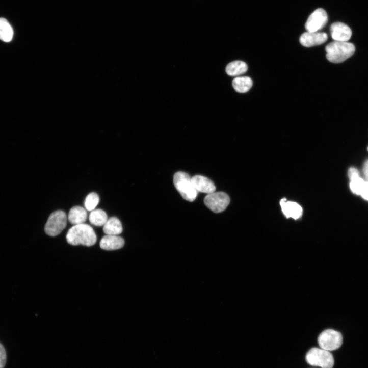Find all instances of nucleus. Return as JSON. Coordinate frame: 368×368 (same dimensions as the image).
<instances>
[{
    "mask_svg": "<svg viewBox=\"0 0 368 368\" xmlns=\"http://www.w3.org/2000/svg\"><path fill=\"white\" fill-rule=\"evenodd\" d=\"M89 221L92 225L101 227L107 222L108 216L106 213L101 209L94 210L90 215Z\"/></svg>",
    "mask_w": 368,
    "mask_h": 368,
    "instance_id": "nucleus-20",
    "label": "nucleus"
},
{
    "mask_svg": "<svg viewBox=\"0 0 368 368\" xmlns=\"http://www.w3.org/2000/svg\"><path fill=\"white\" fill-rule=\"evenodd\" d=\"M230 202V197L223 192L208 194L204 199L206 206L215 213H221L225 211Z\"/></svg>",
    "mask_w": 368,
    "mask_h": 368,
    "instance_id": "nucleus-7",
    "label": "nucleus"
},
{
    "mask_svg": "<svg viewBox=\"0 0 368 368\" xmlns=\"http://www.w3.org/2000/svg\"><path fill=\"white\" fill-rule=\"evenodd\" d=\"M232 85L235 90L240 93L248 92L253 86V81L249 77H239L234 78Z\"/></svg>",
    "mask_w": 368,
    "mask_h": 368,
    "instance_id": "nucleus-18",
    "label": "nucleus"
},
{
    "mask_svg": "<svg viewBox=\"0 0 368 368\" xmlns=\"http://www.w3.org/2000/svg\"><path fill=\"white\" fill-rule=\"evenodd\" d=\"M359 174L358 170L355 168L351 167L348 170V176L351 180L350 188L352 192L356 195H360L365 181Z\"/></svg>",
    "mask_w": 368,
    "mask_h": 368,
    "instance_id": "nucleus-13",
    "label": "nucleus"
},
{
    "mask_svg": "<svg viewBox=\"0 0 368 368\" xmlns=\"http://www.w3.org/2000/svg\"><path fill=\"white\" fill-rule=\"evenodd\" d=\"M14 36V31L7 19L0 18V40L9 43L12 41Z\"/></svg>",
    "mask_w": 368,
    "mask_h": 368,
    "instance_id": "nucleus-19",
    "label": "nucleus"
},
{
    "mask_svg": "<svg viewBox=\"0 0 368 368\" xmlns=\"http://www.w3.org/2000/svg\"><path fill=\"white\" fill-rule=\"evenodd\" d=\"M124 244V240L121 237L107 235L101 239L100 247L104 250L113 251L122 248Z\"/></svg>",
    "mask_w": 368,
    "mask_h": 368,
    "instance_id": "nucleus-14",
    "label": "nucleus"
},
{
    "mask_svg": "<svg viewBox=\"0 0 368 368\" xmlns=\"http://www.w3.org/2000/svg\"><path fill=\"white\" fill-rule=\"evenodd\" d=\"M327 60L333 63H340L350 58L355 52L353 44L348 42L334 41L325 48Z\"/></svg>",
    "mask_w": 368,
    "mask_h": 368,
    "instance_id": "nucleus-2",
    "label": "nucleus"
},
{
    "mask_svg": "<svg viewBox=\"0 0 368 368\" xmlns=\"http://www.w3.org/2000/svg\"><path fill=\"white\" fill-rule=\"evenodd\" d=\"M88 214L86 209L80 206L71 209L68 216L70 223L75 225L84 224L87 220Z\"/></svg>",
    "mask_w": 368,
    "mask_h": 368,
    "instance_id": "nucleus-15",
    "label": "nucleus"
},
{
    "mask_svg": "<svg viewBox=\"0 0 368 368\" xmlns=\"http://www.w3.org/2000/svg\"><path fill=\"white\" fill-rule=\"evenodd\" d=\"M173 183L183 199L191 202L196 199L198 192L194 188L192 178L189 174L182 171L176 172L174 175Z\"/></svg>",
    "mask_w": 368,
    "mask_h": 368,
    "instance_id": "nucleus-3",
    "label": "nucleus"
},
{
    "mask_svg": "<svg viewBox=\"0 0 368 368\" xmlns=\"http://www.w3.org/2000/svg\"><path fill=\"white\" fill-rule=\"evenodd\" d=\"M67 216L62 211L53 213L45 225V232L49 236L55 237L59 235L66 227Z\"/></svg>",
    "mask_w": 368,
    "mask_h": 368,
    "instance_id": "nucleus-5",
    "label": "nucleus"
},
{
    "mask_svg": "<svg viewBox=\"0 0 368 368\" xmlns=\"http://www.w3.org/2000/svg\"><path fill=\"white\" fill-rule=\"evenodd\" d=\"M280 204L283 214L287 219L298 220L302 216L303 209L297 203L287 201L284 198L281 200Z\"/></svg>",
    "mask_w": 368,
    "mask_h": 368,
    "instance_id": "nucleus-12",
    "label": "nucleus"
},
{
    "mask_svg": "<svg viewBox=\"0 0 368 368\" xmlns=\"http://www.w3.org/2000/svg\"><path fill=\"white\" fill-rule=\"evenodd\" d=\"M363 171L367 179L366 181H368V160L364 164Z\"/></svg>",
    "mask_w": 368,
    "mask_h": 368,
    "instance_id": "nucleus-24",
    "label": "nucleus"
},
{
    "mask_svg": "<svg viewBox=\"0 0 368 368\" xmlns=\"http://www.w3.org/2000/svg\"><path fill=\"white\" fill-rule=\"evenodd\" d=\"M7 362V353L4 346L0 343V368H4Z\"/></svg>",
    "mask_w": 368,
    "mask_h": 368,
    "instance_id": "nucleus-22",
    "label": "nucleus"
},
{
    "mask_svg": "<svg viewBox=\"0 0 368 368\" xmlns=\"http://www.w3.org/2000/svg\"><path fill=\"white\" fill-rule=\"evenodd\" d=\"M306 359L310 365L322 368H332L334 362L333 357L329 351L318 348L309 350Z\"/></svg>",
    "mask_w": 368,
    "mask_h": 368,
    "instance_id": "nucleus-4",
    "label": "nucleus"
},
{
    "mask_svg": "<svg viewBox=\"0 0 368 368\" xmlns=\"http://www.w3.org/2000/svg\"><path fill=\"white\" fill-rule=\"evenodd\" d=\"M363 199L368 201V181H365L360 195Z\"/></svg>",
    "mask_w": 368,
    "mask_h": 368,
    "instance_id": "nucleus-23",
    "label": "nucleus"
},
{
    "mask_svg": "<svg viewBox=\"0 0 368 368\" xmlns=\"http://www.w3.org/2000/svg\"><path fill=\"white\" fill-rule=\"evenodd\" d=\"M248 69V65L246 63L236 61L229 63L227 66L226 71L229 76H237L246 73Z\"/></svg>",
    "mask_w": 368,
    "mask_h": 368,
    "instance_id": "nucleus-17",
    "label": "nucleus"
},
{
    "mask_svg": "<svg viewBox=\"0 0 368 368\" xmlns=\"http://www.w3.org/2000/svg\"><path fill=\"white\" fill-rule=\"evenodd\" d=\"M66 239L67 242L73 246L82 245L91 247L96 243L97 236L90 225L82 224L75 225L70 229Z\"/></svg>",
    "mask_w": 368,
    "mask_h": 368,
    "instance_id": "nucleus-1",
    "label": "nucleus"
},
{
    "mask_svg": "<svg viewBox=\"0 0 368 368\" xmlns=\"http://www.w3.org/2000/svg\"><path fill=\"white\" fill-rule=\"evenodd\" d=\"M327 40L328 36L325 33L307 32L301 36L300 42L303 46L309 48L322 45Z\"/></svg>",
    "mask_w": 368,
    "mask_h": 368,
    "instance_id": "nucleus-9",
    "label": "nucleus"
},
{
    "mask_svg": "<svg viewBox=\"0 0 368 368\" xmlns=\"http://www.w3.org/2000/svg\"><path fill=\"white\" fill-rule=\"evenodd\" d=\"M192 180L194 188L198 193L210 194L216 192L214 183L207 177L198 175L193 177Z\"/></svg>",
    "mask_w": 368,
    "mask_h": 368,
    "instance_id": "nucleus-11",
    "label": "nucleus"
},
{
    "mask_svg": "<svg viewBox=\"0 0 368 368\" xmlns=\"http://www.w3.org/2000/svg\"><path fill=\"white\" fill-rule=\"evenodd\" d=\"M99 202L98 195L95 193H92L86 197L85 201V208L88 211H93L95 209Z\"/></svg>",
    "mask_w": 368,
    "mask_h": 368,
    "instance_id": "nucleus-21",
    "label": "nucleus"
},
{
    "mask_svg": "<svg viewBox=\"0 0 368 368\" xmlns=\"http://www.w3.org/2000/svg\"><path fill=\"white\" fill-rule=\"evenodd\" d=\"M318 343L321 348L328 351H333L341 346L343 337L340 332L333 329H327L320 334Z\"/></svg>",
    "mask_w": 368,
    "mask_h": 368,
    "instance_id": "nucleus-6",
    "label": "nucleus"
},
{
    "mask_svg": "<svg viewBox=\"0 0 368 368\" xmlns=\"http://www.w3.org/2000/svg\"><path fill=\"white\" fill-rule=\"evenodd\" d=\"M123 228L121 222L117 218L112 217L103 226V232L106 235H115L122 233Z\"/></svg>",
    "mask_w": 368,
    "mask_h": 368,
    "instance_id": "nucleus-16",
    "label": "nucleus"
},
{
    "mask_svg": "<svg viewBox=\"0 0 368 368\" xmlns=\"http://www.w3.org/2000/svg\"><path fill=\"white\" fill-rule=\"evenodd\" d=\"M328 20L326 12L322 9H318L308 18L305 26V29L309 32H319L325 27Z\"/></svg>",
    "mask_w": 368,
    "mask_h": 368,
    "instance_id": "nucleus-8",
    "label": "nucleus"
},
{
    "mask_svg": "<svg viewBox=\"0 0 368 368\" xmlns=\"http://www.w3.org/2000/svg\"><path fill=\"white\" fill-rule=\"evenodd\" d=\"M330 33L334 41L347 42L352 36V31L346 24L336 22L330 27Z\"/></svg>",
    "mask_w": 368,
    "mask_h": 368,
    "instance_id": "nucleus-10",
    "label": "nucleus"
}]
</instances>
